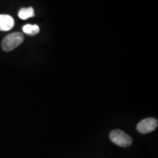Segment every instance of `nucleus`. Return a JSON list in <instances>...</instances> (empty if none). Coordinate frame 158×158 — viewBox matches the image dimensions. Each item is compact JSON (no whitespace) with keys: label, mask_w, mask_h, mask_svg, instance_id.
<instances>
[{"label":"nucleus","mask_w":158,"mask_h":158,"mask_svg":"<svg viewBox=\"0 0 158 158\" xmlns=\"http://www.w3.org/2000/svg\"><path fill=\"white\" fill-rule=\"evenodd\" d=\"M23 35L21 32H13L6 36L2 43V48L5 51H11L23 42Z\"/></svg>","instance_id":"nucleus-1"},{"label":"nucleus","mask_w":158,"mask_h":158,"mask_svg":"<svg viewBox=\"0 0 158 158\" xmlns=\"http://www.w3.org/2000/svg\"><path fill=\"white\" fill-rule=\"evenodd\" d=\"M110 141L116 145L121 147H128L133 143V139L122 130H112L109 135Z\"/></svg>","instance_id":"nucleus-2"},{"label":"nucleus","mask_w":158,"mask_h":158,"mask_svg":"<svg viewBox=\"0 0 158 158\" xmlns=\"http://www.w3.org/2000/svg\"><path fill=\"white\" fill-rule=\"evenodd\" d=\"M157 120L155 118H147L141 121L137 125V130L139 133L147 134L151 133L157 127Z\"/></svg>","instance_id":"nucleus-3"},{"label":"nucleus","mask_w":158,"mask_h":158,"mask_svg":"<svg viewBox=\"0 0 158 158\" xmlns=\"http://www.w3.org/2000/svg\"><path fill=\"white\" fill-rule=\"evenodd\" d=\"M15 21L9 15H0V31H9L14 27Z\"/></svg>","instance_id":"nucleus-4"},{"label":"nucleus","mask_w":158,"mask_h":158,"mask_svg":"<svg viewBox=\"0 0 158 158\" xmlns=\"http://www.w3.org/2000/svg\"><path fill=\"white\" fill-rule=\"evenodd\" d=\"M35 16L34 9L32 7H27V8H21L19 12V17L21 19L26 20L29 18Z\"/></svg>","instance_id":"nucleus-5"},{"label":"nucleus","mask_w":158,"mask_h":158,"mask_svg":"<svg viewBox=\"0 0 158 158\" xmlns=\"http://www.w3.org/2000/svg\"><path fill=\"white\" fill-rule=\"evenodd\" d=\"M23 32L29 35H35L40 32V27L36 24H27L23 27Z\"/></svg>","instance_id":"nucleus-6"}]
</instances>
